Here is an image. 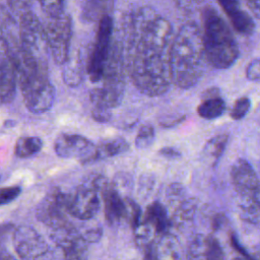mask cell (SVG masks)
<instances>
[{"instance_id":"37","label":"cell","mask_w":260,"mask_h":260,"mask_svg":"<svg viewBox=\"0 0 260 260\" xmlns=\"http://www.w3.org/2000/svg\"><path fill=\"white\" fill-rule=\"evenodd\" d=\"M231 242H232V244H233V246L239 251V253H241V254H243L244 256H246V257H250V255L241 247V245L239 244V241L236 239V237L233 235V236H231Z\"/></svg>"},{"instance_id":"33","label":"cell","mask_w":260,"mask_h":260,"mask_svg":"<svg viewBox=\"0 0 260 260\" xmlns=\"http://www.w3.org/2000/svg\"><path fill=\"white\" fill-rule=\"evenodd\" d=\"M10 51V42L5 31L0 26V58L7 57Z\"/></svg>"},{"instance_id":"2","label":"cell","mask_w":260,"mask_h":260,"mask_svg":"<svg viewBox=\"0 0 260 260\" xmlns=\"http://www.w3.org/2000/svg\"><path fill=\"white\" fill-rule=\"evenodd\" d=\"M206 62L202 30L195 23L184 24L174 36L171 46L172 83L183 89L196 85L205 72Z\"/></svg>"},{"instance_id":"24","label":"cell","mask_w":260,"mask_h":260,"mask_svg":"<svg viewBox=\"0 0 260 260\" xmlns=\"http://www.w3.org/2000/svg\"><path fill=\"white\" fill-rule=\"evenodd\" d=\"M64 65L65 66L62 71V78L64 83L69 87L78 86L82 82L83 75H84L82 62L77 61L73 65V64H69V62L67 61Z\"/></svg>"},{"instance_id":"10","label":"cell","mask_w":260,"mask_h":260,"mask_svg":"<svg viewBox=\"0 0 260 260\" xmlns=\"http://www.w3.org/2000/svg\"><path fill=\"white\" fill-rule=\"evenodd\" d=\"M54 150L59 157L76 158L82 165L98 161L96 145L84 136L78 134L63 133L54 143Z\"/></svg>"},{"instance_id":"5","label":"cell","mask_w":260,"mask_h":260,"mask_svg":"<svg viewBox=\"0 0 260 260\" xmlns=\"http://www.w3.org/2000/svg\"><path fill=\"white\" fill-rule=\"evenodd\" d=\"M49 52L56 64L64 65L69 60L72 38V20L65 12L57 16H47L43 23Z\"/></svg>"},{"instance_id":"14","label":"cell","mask_w":260,"mask_h":260,"mask_svg":"<svg viewBox=\"0 0 260 260\" xmlns=\"http://www.w3.org/2000/svg\"><path fill=\"white\" fill-rule=\"evenodd\" d=\"M231 177L237 192L246 198H251L253 192L260 185L255 170L251 164L244 158H238L234 162L231 169Z\"/></svg>"},{"instance_id":"11","label":"cell","mask_w":260,"mask_h":260,"mask_svg":"<svg viewBox=\"0 0 260 260\" xmlns=\"http://www.w3.org/2000/svg\"><path fill=\"white\" fill-rule=\"evenodd\" d=\"M50 239L62 250L65 259H84L87 256V242L71 222L51 228Z\"/></svg>"},{"instance_id":"26","label":"cell","mask_w":260,"mask_h":260,"mask_svg":"<svg viewBox=\"0 0 260 260\" xmlns=\"http://www.w3.org/2000/svg\"><path fill=\"white\" fill-rule=\"evenodd\" d=\"M78 229V232L80 236L89 244V243H95L100 241L103 235V229L101 224L99 223H92V222H86L82 225H80Z\"/></svg>"},{"instance_id":"15","label":"cell","mask_w":260,"mask_h":260,"mask_svg":"<svg viewBox=\"0 0 260 260\" xmlns=\"http://www.w3.org/2000/svg\"><path fill=\"white\" fill-rule=\"evenodd\" d=\"M101 197L104 201L105 217L109 224L114 225L127 219V205L125 198L123 199L116 187L108 183L101 192Z\"/></svg>"},{"instance_id":"30","label":"cell","mask_w":260,"mask_h":260,"mask_svg":"<svg viewBox=\"0 0 260 260\" xmlns=\"http://www.w3.org/2000/svg\"><path fill=\"white\" fill-rule=\"evenodd\" d=\"M21 193L19 186H9L0 188V206L6 205L14 201Z\"/></svg>"},{"instance_id":"23","label":"cell","mask_w":260,"mask_h":260,"mask_svg":"<svg viewBox=\"0 0 260 260\" xmlns=\"http://www.w3.org/2000/svg\"><path fill=\"white\" fill-rule=\"evenodd\" d=\"M43 141L40 137L24 136L17 139L14 146V154L20 158L30 157L41 151Z\"/></svg>"},{"instance_id":"31","label":"cell","mask_w":260,"mask_h":260,"mask_svg":"<svg viewBox=\"0 0 260 260\" xmlns=\"http://www.w3.org/2000/svg\"><path fill=\"white\" fill-rule=\"evenodd\" d=\"M246 77L251 81H260V58H256L248 64Z\"/></svg>"},{"instance_id":"3","label":"cell","mask_w":260,"mask_h":260,"mask_svg":"<svg viewBox=\"0 0 260 260\" xmlns=\"http://www.w3.org/2000/svg\"><path fill=\"white\" fill-rule=\"evenodd\" d=\"M202 40L206 60L212 67L228 69L238 60L237 41L228 23L212 7L203 12Z\"/></svg>"},{"instance_id":"19","label":"cell","mask_w":260,"mask_h":260,"mask_svg":"<svg viewBox=\"0 0 260 260\" xmlns=\"http://www.w3.org/2000/svg\"><path fill=\"white\" fill-rule=\"evenodd\" d=\"M142 219L154 230L157 236L167 234L172 223L167 208L158 201L147 206L145 212L142 213Z\"/></svg>"},{"instance_id":"35","label":"cell","mask_w":260,"mask_h":260,"mask_svg":"<svg viewBox=\"0 0 260 260\" xmlns=\"http://www.w3.org/2000/svg\"><path fill=\"white\" fill-rule=\"evenodd\" d=\"M158 154L160 156H164L169 159H174V158H178L181 156V152L178 149H176L175 147H171V146L161 147L158 150Z\"/></svg>"},{"instance_id":"17","label":"cell","mask_w":260,"mask_h":260,"mask_svg":"<svg viewBox=\"0 0 260 260\" xmlns=\"http://www.w3.org/2000/svg\"><path fill=\"white\" fill-rule=\"evenodd\" d=\"M187 258L191 259H222L223 250L212 236L197 235L190 243Z\"/></svg>"},{"instance_id":"16","label":"cell","mask_w":260,"mask_h":260,"mask_svg":"<svg viewBox=\"0 0 260 260\" xmlns=\"http://www.w3.org/2000/svg\"><path fill=\"white\" fill-rule=\"evenodd\" d=\"M233 27L238 32L249 36L254 31L255 23L251 15L241 6L239 0H217Z\"/></svg>"},{"instance_id":"38","label":"cell","mask_w":260,"mask_h":260,"mask_svg":"<svg viewBox=\"0 0 260 260\" xmlns=\"http://www.w3.org/2000/svg\"><path fill=\"white\" fill-rule=\"evenodd\" d=\"M251 199L253 200V202L257 205V207L260 209V185L258 186V188L253 192Z\"/></svg>"},{"instance_id":"25","label":"cell","mask_w":260,"mask_h":260,"mask_svg":"<svg viewBox=\"0 0 260 260\" xmlns=\"http://www.w3.org/2000/svg\"><path fill=\"white\" fill-rule=\"evenodd\" d=\"M155 137L154 128L151 125H143L140 127V129L137 132L136 138H135V146L139 149H144L149 147Z\"/></svg>"},{"instance_id":"20","label":"cell","mask_w":260,"mask_h":260,"mask_svg":"<svg viewBox=\"0 0 260 260\" xmlns=\"http://www.w3.org/2000/svg\"><path fill=\"white\" fill-rule=\"evenodd\" d=\"M229 142L228 134H218L210 138L204 145L202 155L211 166H215L222 156Z\"/></svg>"},{"instance_id":"36","label":"cell","mask_w":260,"mask_h":260,"mask_svg":"<svg viewBox=\"0 0 260 260\" xmlns=\"http://www.w3.org/2000/svg\"><path fill=\"white\" fill-rule=\"evenodd\" d=\"M250 11L254 16L260 19V0H245Z\"/></svg>"},{"instance_id":"8","label":"cell","mask_w":260,"mask_h":260,"mask_svg":"<svg viewBox=\"0 0 260 260\" xmlns=\"http://www.w3.org/2000/svg\"><path fill=\"white\" fill-rule=\"evenodd\" d=\"M18 36L20 47L40 60L47 61L49 52L44 25L30 10L19 16Z\"/></svg>"},{"instance_id":"21","label":"cell","mask_w":260,"mask_h":260,"mask_svg":"<svg viewBox=\"0 0 260 260\" xmlns=\"http://www.w3.org/2000/svg\"><path fill=\"white\" fill-rule=\"evenodd\" d=\"M129 143L122 137L106 139L96 145V158L98 161L107 157H112L129 149Z\"/></svg>"},{"instance_id":"1","label":"cell","mask_w":260,"mask_h":260,"mask_svg":"<svg viewBox=\"0 0 260 260\" xmlns=\"http://www.w3.org/2000/svg\"><path fill=\"white\" fill-rule=\"evenodd\" d=\"M173 38L171 23L166 18L150 11L137 14L125 66L134 85L143 94L157 96L170 88Z\"/></svg>"},{"instance_id":"22","label":"cell","mask_w":260,"mask_h":260,"mask_svg":"<svg viewBox=\"0 0 260 260\" xmlns=\"http://www.w3.org/2000/svg\"><path fill=\"white\" fill-rule=\"evenodd\" d=\"M225 103L220 95L203 98L197 108L198 115L206 120H213L220 117L225 111Z\"/></svg>"},{"instance_id":"39","label":"cell","mask_w":260,"mask_h":260,"mask_svg":"<svg viewBox=\"0 0 260 260\" xmlns=\"http://www.w3.org/2000/svg\"><path fill=\"white\" fill-rule=\"evenodd\" d=\"M14 257L12 255H10L8 252H6L5 250H0V260L2 259H13Z\"/></svg>"},{"instance_id":"7","label":"cell","mask_w":260,"mask_h":260,"mask_svg":"<svg viewBox=\"0 0 260 260\" xmlns=\"http://www.w3.org/2000/svg\"><path fill=\"white\" fill-rule=\"evenodd\" d=\"M112 19L109 15L105 14L100 19L95 42L88 55L85 65V71L92 82H98L102 80L105 65L112 44Z\"/></svg>"},{"instance_id":"13","label":"cell","mask_w":260,"mask_h":260,"mask_svg":"<svg viewBox=\"0 0 260 260\" xmlns=\"http://www.w3.org/2000/svg\"><path fill=\"white\" fill-rule=\"evenodd\" d=\"M12 242L17 256L21 259H37L44 256L49 250L44 237L26 224L14 229Z\"/></svg>"},{"instance_id":"12","label":"cell","mask_w":260,"mask_h":260,"mask_svg":"<svg viewBox=\"0 0 260 260\" xmlns=\"http://www.w3.org/2000/svg\"><path fill=\"white\" fill-rule=\"evenodd\" d=\"M101 193L85 184L78 186L68 194V213L79 220L92 219L101 207Z\"/></svg>"},{"instance_id":"9","label":"cell","mask_w":260,"mask_h":260,"mask_svg":"<svg viewBox=\"0 0 260 260\" xmlns=\"http://www.w3.org/2000/svg\"><path fill=\"white\" fill-rule=\"evenodd\" d=\"M68 215V194L59 188L50 190L36 210L38 220L50 229L69 222Z\"/></svg>"},{"instance_id":"4","label":"cell","mask_w":260,"mask_h":260,"mask_svg":"<svg viewBox=\"0 0 260 260\" xmlns=\"http://www.w3.org/2000/svg\"><path fill=\"white\" fill-rule=\"evenodd\" d=\"M126 66L121 49L116 44L110 48L103 73V85L92 88L89 96L92 105H104L110 109L118 107L125 92Z\"/></svg>"},{"instance_id":"6","label":"cell","mask_w":260,"mask_h":260,"mask_svg":"<svg viewBox=\"0 0 260 260\" xmlns=\"http://www.w3.org/2000/svg\"><path fill=\"white\" fill-rule=\"evenodd\" d=\"M25 108L34 114L49 111L55 101L56 90L49 77V70H44L18 84Z\"/></svg>"},{"instance_id":"29","label":"cell","mask_w":260,"mask_h":260,"mask_svg":"<svg viewBox=\"0 0 260 260\" xmlns=\"http://www.w3.org/2000/svg\"><path fill=\"white\" fill-rule=\"evenodd\" d=\"M36 0H7V6L13 15L21 16L31 10Z\"/></svg>"},{"instance_id":"27","label":"cell","mask_w":260,"mask_h":260,"mask_svg":"<svg viewBox=\"0 0 260 260\" xmlns=\"http://www.w3.org/2000/svg\"><path fill=\"white\" fill-rule=\"evenodd\" d=\"M250 109H251L250 98L241 96L235 102V104L231 110V117L237 121L241 120L249 113Z\"/></svg>"},{"instance_id":"34","label":"cell","mask_w":260,"mask_h":260,"mask_svg":"<svg viewBox=\"0 0 260 260\" xmlns=\"http://www.w3.org/2000/svg\"><path fill=\"white\" fill-rule=\"evenodd\" d=\"M14 229H15V226L11 222H4V223L0 224V247L8 239L9 235L13 234Z\"/></svg>"},{"instance_id":"28","label":"cell","mask_w":260,"mask_h":260,"mask_svg":"<svg viewBox=\"0 0 260 260\" xmlns=\"http://www.w3.org/2000/svg\"><path fill=\"white\" fill-rule=\"evenodd\" d=\"M47 16H57L64 13L66 0H38Z\"/></svg>"},{"instance_id":"32","label":"cell","mask_w":260,"mask_h":260,"mask_svg":"<svg viewBox=\"0 0 260 260\" xmlns=\"http://www.w3.org/2000/svg\"><path fill=\"white\" fill-rule=\"evenodd\" d=\"M91 116L96 122L107 123L111 119V109L104 107H92Z\"/></svg>"},{"instance_id":"18","label":"cell","mask_w":260,"mask_h":260,"mask_svg":"<svg viewBox=\"0 0 260 260\" xmlns=\"http://www.w3.org/2000/svg\"><path fill=\"white\" fill-rule=\"evenodd\" d=\"M16 73L8 57L0 58V102L11 103L16 94Z\"/></svg>"}]
</instances>
